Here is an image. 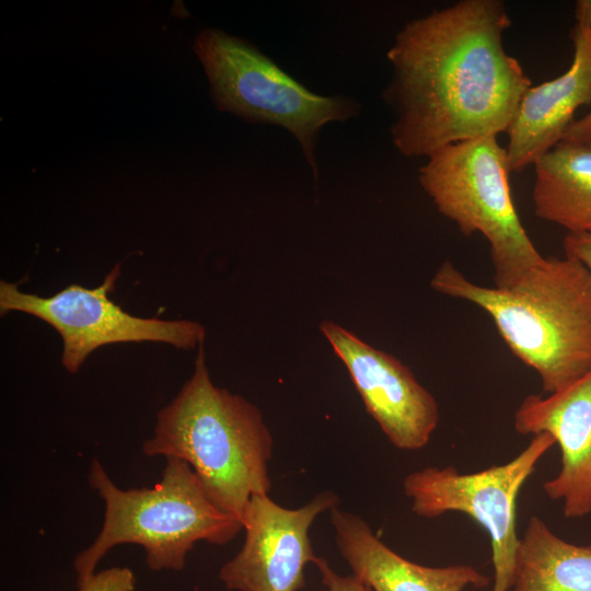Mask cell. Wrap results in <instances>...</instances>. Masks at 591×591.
Listing matches in <instances>:
<instances>
[{
    "label": "cell",
    "mask_w": 591,
    "mask_h": 591,
    "mask_svg": "<svg viewBox=\"0 0 591 591\" xmlns=\"http://www.w3.org/2000/svg\"><path fill=\"white\" fill-rule=\"evenodd\" d=\"M511 25L500 0H460L407 22L386 57L382 95L395 115L391 136L407 158L507 132L532 85L503 47Z\"/></svg>",
    "instance_id": "cell-1"
},
{
    "label": "cell",
    "mask_w": 591,
    "mask_h": 591,
    "mask_svg": "<svg viewBox=\"0 0 591 591\" xmlns=\"http://www.w3.org/2000/svg\"><path fill=\"white\" fill-rule=\"evenodd\" d=\"M430 285L482 309L511 352L538 375L545 393L591 371V271L570 257H543L514 282L486 287L445 260Z\"/></svg>",
    "instance_id": "cell-2"
},
{
    "label": "cell",
    "mask_w": 591,
    "mask_h": 591,
    "mask_svg": "<svg viewBox=\"0 0 591 591\" xmlns=\"http://www.w3.org/2000/svg\"><path fill=\"white\" fill-rule=\"evenodd\" d=\"M142 452L185 461L210 500L241 521L252 497L271 488L270 430L253 403L212 383L202 345L192 376L159 410Z\"/></svg>",
    "instance_id": "cell-3"
},
{
    "label": "cell",
    "mask_w": 591,
    "mask_h": 591,
    "mask_svg": "<svg viewBox=\"0 0 591 591\" xmlns=\"http://www.w3.org/2000/svg\"><path fill=\"white\" fill-rule=\"evenodd\" d=\"M161 479L151 488H119L102 463L93 459L88 480L103 499L104 520L95 540L73 560L77 584L86 582L113 547L137 544L149 569L182 570L197 542H231L242 521L219 509L185 461L169 456Z\"/></svg>",
    "instance_id": "cell-4"
},
{
    "label": "cell",
    "mask_w": 591,
    "mask_h": 591,
    "mask_svg": "<svg viewBox=\"0 0 591 591\" xmlns=\"http://www.w3.org/2000/svg\"><path fill=\"white\" fill-rule=\"evenodd\" d=\"M510 173L497 136L447 146L419 169V183L438 211L462 234L486 239L496 287L514 282L544 257L518 216Z\"/></svg>",
    "instance_id": "cell-5"
},
{
    "label": "cell",
    "mask_w": 591,
    "mask_h": 591,
    "mask_svg": "<svg viewBox=\"0 0 591 591\" xmlns=\"http://www.w3.org/2000/svg\"><path fill=\"white\" fill-rule=\"evenodd\" d=\"M194 48L217 107L252 123L287 129L316 177L315 148L321 129L357 116L358 102L309 91L252 44L216 28L204 30Z\"/></svg>",
    "instance_id": "cell-6"
},
{
    "label": "cell",
    "mask_w": 591,
    "mask_h": 591,
    "mask_svg": "<svg viewBox=\"0 0 591 591\" xmlns=\"http://www.w3.org/2000/svg\"><path fill=\"white\" fill-rule=\"evenodd\" d=\"M554 444V438L543 432L532 436L524 450L502 464L472 473H461L451 465L427 466L404 478L403 489L416 515L431 519L460 512L486 531L494 566L491 591L511 589L520 545L518 497Z\"/></svg>",
    "instance_id": "cell-7"
},
{
    "label": "cell",
    "mask_w": 591,
    "mask_h": 591,
    "mask_svg": "<svg viewBox=\"0 0 591 591\" xmlns=\"http://www.w3.org/2000/svg\"><path fill=\"white\" fill-rule=\"evenodd\" d=\"M120 276L116 265L96 288L73 283L50 297L26 293L18 285L0 281V312H22L49 324L62 339L61 364L77 373L90 354L116 343L155 341L178 349L204 344L205 327L189 320L139 317L111 300Z\"/></svg>",
    "instance_id": "cell-8"
},
{
    "label": "cell",
    "mask_w": 591,
    "mask_h": 591,
    "mask_svg": "<svg viewBox=\"0 0 591 591\" xmlns=\"http://www.w3.org/2000/svg\"><path fill=\"white\" fill-rule=\"evenodd\" d=\"M339 498L324 490L308 503L288 509L256 495L242 517L245 540L227 561L219 579L236 591H299L305 587L304 568L316 557L309 530L316 517L338 507Z\"/></svg>",
    "instance_id": "cell-9"
},
{
    "label": "cell",
    "mask_w": 591,
    "mask_h": 591,
    "mask_svg": "<svg viewBox=\"0 0 591 591\" xmlns=\"http://www.w3.org/2000/svg\"><path fill=\"white\" fill-rule=\"evenodd\" d=\"M320 328L392 445L404 451L427 445L439 424V406L410 369L332 321Z\"/></svg>",
    "instance_id": "cell-10"
},
{
    "label": "cell",
    "mask_w": 591,
    "mask_h": 591,
    "mask_svg": "<svg viewBox=\"0 0 591 591\" xmlns=\"http://www.w3.org/2000/svg\"><path fill=\"white\" fill-rule=\"evenodd\" d=\"M571 30L569 68L553 80L531 85L507 130L511 172H521L561 141L577 109L591 104V0H578Z\"/></svg>",
    "instance_id": "cell-11"
},
{
    "label": "cell",
    "mask_w": 591,
    "mask_h": 591,
    "mask_svg": "<svg viewBox=\"0 0 591 591\" xmlns=\"http://www.w3.org/2000/svg\"><path fill=\"white\" fill-rule=\"evenodd\" d=\"M520 434L548 433L561 453L557 475L543 484L546 496L561 501L568 519L591 513V371L568 386L542 396L528 395L513 418Z\"/></svg>",
    "instance_id": "cell-12"
},
{
    "label": "cell",
    "mask_w": 591,
    "mask_h": 591,
    "mask_svg": "<svg viewBox=\"0 0 591 591\" xmlns=\"http://www.w3.org/2000/svg\"><path fill=\"white\" fill-rule=\"evenodd\" d=\"M331 522L340 555L372 591H463L489 583L470 565L428 567L402 557L361 517L338 507L331 510Z\"/></svg>",
    "instance_id": "cell-13"
},
{
    "label": "cell",
    "mask_w": 591,
    "mask_h": 591,
    "mask_svg": "<svg viewBox=\"0 0 591 591\" xmlns=\"http://www.w3.org/2000/svg\"><path fill=\"white\" fill-rule=\"evenodd\" d=\"M533 166L535 216L567 233H591V149L560 141Z\"/></svg>",
    "instance_id": "cell-14"
},
{
    "label": "cell",
    "mask_w": 591,
    "mask_h": 591,
    "mask_svg": "<svg viewBox=\"0 0 591 591\" xmlns=\"http://www.w3.org/2000/svg\"><path fill=\"white\" fill-rule=\"evenodd\" d=\"M510 591H591V545L570 543L532 515L520 537Z\"/></svg>",
    "instance_id": "cell-15"
},
{
    "label": "cell",
    "mask_w": 591,
    "mask_h": 591,
    "mask_svg": "<svg viewBox=\"0 0 591 591\" xmlns=\"http://www.w3.org/2000/svg\"><path fill=\"white\" fill-rule=\"evenodd\" d=\"M136 577L127 567H112L95 572L78 591H134Z\"/></svg>",
    "instance_id": "cell-16"
},
{
    "label": "cell",
    "mask_w": 591,
    "mask_h": 591,
    "mask_svg": "<svg viewBox=\"0 0 591 591\" xmlns=\"http://www.w3.org/2000/svg\"><path fill=\"white\" fill-rule=\"evenodd\" d=\"M327 591H372L356 576H341L334 571L325 558L316 557L314 561Z\"/></svg>",
    "instance_id": "cell-17"
},
{
    "label": "cell",
    "mask_w": 591,
    "mask_h": 591,
    "mask_svg": "<svg viewBox=\"0 0 591 591\" xmlns=\"http://www.w3.org/2000/svg\"><path fill=\"white\" fill-rule=\"evenodd\" d=\"M563 245L566 256L579 260L591 271V233H567Z\"/></svg>",
    "instance_id": "cell-18"
},
{
    "label": "cell",
    "mask_w": 591,
    "mask_h": 591,
    "mask_svg": "<svg viewBox=\"0 0 591 591\" xmlns=\"http://www.w3.org/2000/svg\"><path fill=\"white\" fill-rule=\"evenodd\" d=\"M561 141L580 144L591 149V109L577 118L566 130Z\"/></svg>",
    "instance_id": "cell-19"
}]
</instances>
